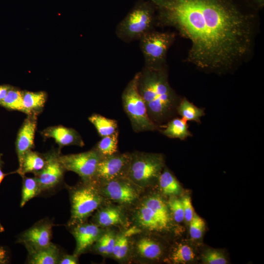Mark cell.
Wrapping results in <instances>:
<instances>
[{"instance_id":"cell-1","label":"cell","mask_w":264,"mask_h":264,"mask_svg":"<svg viewBox=\"0 0 264 264\" xmlns=\"http://www.w3.org/2000/svg\"><path fill=\"white\" fill-rule=\"evenodd\" d=\"M157 27H171L188 40L185 61L223 73L249 61L258 33L259 12L245 0H149Z\"/></svg>"},{"instance_id":"cell-2","label":"cell","mask_w":264,"mask_h":264,"mask_svg":"<svg viewBox=\"0 0 264 264\" xmlns=\"http://www.w3.org/2000/svg\"><path fill=\"white\" fill-rule=\"evenodd\" d=\"M137 74V88L151 119L156 124L170 117L176 109L178 97L168 79V66L144 68Z\"/></svg>"},{"instance_id":"cell-3","label":"cell","mask_w":264,"mask_h":264,"mask_svg":"<svg viewBox=\"0 0 264 264\" xmlns=\"http://www.w3.org/2000/svg\"><path fill=\"white\" fill-rule=\"evenodd\" d=\"M128 212L130 226L126 231L129 234L142 232L160 235L173 228L174 220L167 200L155 188L145 190Z\"/></svg>"},{"instance_id":"cell-4","label":"cell","mask_w":264,"mask_h":264,"mask_svg":"<svg viewBox=\"0 0 264 264\" xmlns=\"http://www.w3.org/2000/svg\"><path fill=\"white\" fill-rule=\"evenodd\" d=\"M157 27L156 10L149 0H137L115 28L117 37L126 43L139 41Z\"/></svg>"},{"instance_id":"cell-5","label":"cell","mask_w":264,"mask_h":264,"mask_svg":"<svg viewBox=\"0 0 264 264\" xmlns=\"http://www.w3.org/2000/svg\"><path fill=\"white\" fill-rule=\"evenodd\" d=\"M67 187L71 204V215L67 222L70 228L87 221L106 199L91 180H81L76 185Z\"/></svg>"},{"instance_id":"cell-6","label":"cell","mask_w":264,"mask_h":264,"mask_svg":"<svg viewBox=\"0 0 264 264\" xmlns=\"http://www.w3.org/2000/svg\"><path fill=\"white\" fill-rule=\"evenodd\" d=\"M164 165L160 154L135 151L131 153L128 177L145 190L156 188Z\"/></svg>"},{"instance_id":"cell-7","label":"cell","mask_w":264,"mask_h":264,"mask_svg":"<svg viewBox=\"0 0 264 264\" xmlns=\"http://www.w3.org/2000/svg\"><path fill=\"white\" fill-rule=\"evenodd\" d=\"M174 31H160L156 29L143 36L139 40L144 60V67L159 69L167 66V56L176 36Z\"/></svg>"},{"instance_id":"cell-8","label":"cell","mask_w":264,"mask_h":264,"mask_svg":"<svg viewBox=\"0 0 264 264\" xmlns=\"http://www.w3.org/2000/svg\"><path fill=\"white\" fill-rule=\"evenodd\" d=\"M122 101L124 110L135 132L153 131L158 128L150 118L145 101L139 92L137 73L123 91Z\"/></svg>"},{"instance_id":"cell-9","label":"cell","mask_w":264,"mask_h":264,"mask_svg":"<svg viewBox=\"0 0 264 264\" xmlns=\"http://www.w3.org/2000/svg\"><path fill=\"white\" fill-rule=\"evenodd\" d=\"M130 264H148L158 262L165 254L159 235L136 232L130 234Z\"/></svg>"},{"instance_id":"cell-10","label":"cell","mask_w":264,"mask_h":264,"mask_svg":"<svg viewBox=\"0 0 264 264\" xmlns=\"http://www.w3.org/2000/svg\"><path fill=\"white\" fill-rule=\"evenodd\" d=\"M93 182L106 200L121 205L127 209L135 204L145 191L128 176L102 183Z\"/></svg>"},{"instance_id":"cell-11","label":"cell","mask_w":264,"mask_h":264,"mask_svg":"<svg viewBox=\"0 0 264 264\" xmlns=\"http://www.w3.org/2000/svg\"><path fill=\"white\" fill-rule=\"evenodd\" d=\"M101 157L94 148L83 153L59 155L65 170L75 173L83 181L93 179Z\"/></svg>"},{"instance_id":"cell-12","label":"cell","mask_w":264,"mask_h":264,"mask_svg":"<svg viewBox=\"0 0 264 264\" xmlns=\"http://www.w3.org/2000/svg\"><path fill=\"white\" fill-rule=\"evenodd\" d=\"M90 222L103 228L120 230H127L130 226L128 209L107 200L92 215Z\"/></svg>"},{"instance_id":"cell-13","label":"cell","mask_w":264,"mask_h":264,"mask_svg":"<svg viewBox=\"0 0 264 264\" xmlns=\"http://www.w3.org/2000/svg\"><path fill=\"white\" fill-rule=\"evenodd\" d=\"M131 158L128 152L102 156L91 180L98 183L128 176Z\"/></svg>"},{"instance_id":"cell-14","label":"cell","mask_w":264,"mask_h":264,"mask_svg":"<svg viewBox=\"0 0 264 264\" xmlns=\"http://www.w3.org/2000/svg\"><path fill=\"white\" fill-rule=\"evenodd\" d=\"M53 226L48 220H40L23 232L18 242L23 244L28 253L46 247L52 242Z\"/></svg>"},{"instance_id":"cell-15","label":"cell","mask_w":264,"mask_h":264,"mask_svg":"<svg viewBox=\"0 0 264 264\" xmlns=\"http://www.w3.org/2000/svg\"><path fill=\"white\" fill-rule=\"evenodd\" d=\"M60 152H52L44 154L46 163L42 171L34 175L41 192L51 189L62 180L65 170L60 158Z\"/></svg>"},{"instance_id":"cell-16","label":"cell","mask_w":264,"mask_h":264,"mask_svg":"<svg viewBox=\"0 0 264 264\" xmlns=\"http://www.w3.org/2000/svg\"><path fill=\"white\" fill-rule=\"evenodd\" d=\"M75 238L76 247L73 254L78 257L89 251L106 229L88 221L69 228Z\"/></svg>"},{"instance_id":"cell-17","label":"cell","mask_w":264,"mask_h":264,"mask_svg":"<svg viewBox=\"0 0 264 264\" xmlns=\"http://www.w3.org/2000/svg\"><path fill=\"white\" fill-rule=\"evenodd\" d=\"M27 115L19 131L16 141V149L19 167L22 164L24 154L34 147L37 115L35 114Z\"/></svg>"},{"instance_id":"cell-18","label":"cell","mask_w":264,"mask_h":264,"mask_svg":"<svg viewBox=\"0 0 264 264\" xmlns=\"http://www.w3.org/2000/svg\"><path fill=\"white\" fill-rule=\"evenodd\" d=\"M42 134L45 138H52L60 148L69 145H84L81 136L74 129L63 126H52L44 129Z\"/></svg>"},{"instance_id":"cell-19","label":"cell","mask_w":264,"mask_h":264,"mask_svg":"<svg viewBox=\"0 0 264 264\" xmlns=\"http://www.w3.org/2000/svg\"><path fill=\"white\" fill-rule=\"evenodd\" d=\"M118 230L113 228H106L89 250L104 258H110Z\"/></svg>"},{"instance_id":"cell-20","label":"cell","mask_w":264,"mask_h":264,"mask_svg":"<svg viewBox=\"0 0 264 264\" xmlns=\"http://www.w3.org/2000/svg\"><path fill=\"white\" fill-rule=\"evenodd\" d=\"M61 257L59 249L51 242L49 245L28 253L30 264H58Z\"/></svg>"},{"instance_id":"cell-21","label":"cell","mask_w":264,"mask_h":264,"mask_svg":"<svg viewBox=\"0 0 264 264\" xmlns=\"http://www.w3.org/2000/svg\"><path fill=\"white\" fill-rule=\"evenodd\" d=\"M130 249V235L126 230H119L110 258L119 264H129Z\"/></svg>"},{"instance_id":"cell-22","label":"cell","mask_w":264,"mask_h":264,"mask_svg":"<svg viewBox=\"0 0 264 264\" xmlns=\"http://www.w3.org/2000/svg\"><path fill=\"white\" fill-rule=\"evenodd\" d=\"M45 163V155L30 150L24 154L22 164L16 172L22 176L30 173L35 175L43 170Z\"/></svg>"},{"instance_id":"cell-23","label":"cell","mask_w":264,"mask_h":264,"mask_svg":"<svg viewBox=\"0 0 264 264\" xmlns=\"http://www.w3.org/2000/svg\"><path fill=\"white\" fill-rule=\"evenodd\" d=\"M47 99L44 91H22L23 112L38 115L43 109Z\"/></svg>"},{"instance_id":"cell-24","label":"cell","mask_w":264,"mask_h":264,"mask_svg":"<svg viewBox=\"0 0 264 264\" xmlns=\"http://www.w3.org/2000/svg\"><path fill=\"white\" fill-rule=\"evenodd\" d=\"M157 187L164 197L176 196L181 193L179 182L167 169H163L158 178Z\"/></svg>"},{"instance_id":"cell-25","label":"cell","mask_w":264,"mask_h":264,"mask_svg":"<svg viewBox=\"0 0 264 264\" xmlns=\"http://www.w3.org/2000/svg\"><path fill=\"white\" fill-rule=\"evenodd\" d=\"M162 133L168 137L181 140L192 135L188 129L187 121L182 118H176L171 120L162 131Z\"/></svg>"},{"instance_id":"cell-26","label":"cell","mask_w":264,"mask_h":264,"mask_svg":"<svg viewBox=\"0 0 264 264\" xmlns=\"http://www.w3.org/2000/svg\"><path fill=\"white\" fill-rule=\"evenodd\" d=\"M88 120L94 126L101 137L111 135L118 131L116 120L100 114H93L88 117Z\"/></svg>"},{"instance_id":"cell-27","label":"cell","mask_w":264,"mask_h":264,"mask_svg":"<svg viewBox=\"0 0 264 264\" xmlns=\"http://www.w3.org/2000/svg\"><path fill=\"white\" fill-rule=\"evenodd\" d=\"M176 107L178 114L185 120L199 123L200 118L204 115V110L198 108L184 98L179 102Z\"/></svg>"},{"instance_id":"cell-28","label":"cell","mask_w":264,"mask_h":264,"mask_svg":"<svg viewBox=\"0 0 264 264\" xmlns=\"http://www.w3.org/2000/svg\"><path fill=\"white\" fill-rule=\"evenodd\" d=\"M23 177L22 189L21 207L24 206L30 199L41 193V190L38 180L34 177H28L25 176Z\"/></svg>"},{"instance_id":"cell-29","label":"cell","mask_w":264,"mask_h":264,"mask_svg":"<svg viewBox=\"0 0 264 264\" xmlns=\"http://www.w3.org/2000/svg\"><path fill=\"white\" fill-rule=\"evenodd\" d=\"M118 131L102 137L94 147L102 156L116 154L118 151Z\"/></svg>"},{"instance_id":"cell-30","label":"cell","mask_w":264,"mask_h":264,"mask_svg":"<svg viewBox=\"0 0 264 264\" xmlns=\"http://www.w3.org/2000/svg\"><path fill=\"white\" fill-rule=\"evenodd\" d=\"M0 106L9 110L23 112L22 91L12 87L0 103Z\"/></svg>"},{"instance_id":"cell-31","label":"cell","mask_w":264,"mask_h":264,"mask_svg":"<svg viewBox=\"0 0 264 264\" xmlns=\"http://www.w3.org/2000/svg\"><path fill=\"white\" fill-rule=\"evenodd\" d=\"M195 254L189 246L185 244H179L171 251L167 258L174 264H185L193 260Z\"/></svg>"},{"instance_id":"cell-32","label":"cell","mask_w":264,"mask_h":264,"mask_svg":"<svg viewBox=\"0 0 264 264\" xmlns=\"http://www.w3.org/2000/svg\"><path fill=\"white\" fill-rule=\"evenodd\" d=\"M167 202L174 221L177 223L181 222L184 220L181 199L176 196H171L168 198Z\"/></svg>"},{"instance_id":"cell-33","label":"cell","mask_w":264,"mask_h":264,"mask_svg":"<svg viewBox=\"0 0 264 264\" xmlns=\"http://www.w3.org/2000/svg\"><path fill=\"white\" fill-rule=\"evenodd\" d=\"M189 223L191 237L195 240L200 239L202 236L205 227L204 220L195 213Z\"/></svg>"},{"instance_id":"cell-34","label":"cell","mask_w":264,"mask_h":264,"mask_svg":"<svg viewBox=\"0 0 264 264\" xmlns=\"http://www.w3.org/2000/svg\"><path fill=\"white\" fill-rule=\"evenodd\" d=\"M203 261L206 264H226L227 261L223 255L219 251L216 250H208L203 255Z\"/></svg>"},{"instance_id":"cell-35","label":"cell","mask_w":264,"mask_h":264,"mask_svg":"<svg viewBox=\"0 0 264 264\" xmlns=\"http://www.w3.org/2000/svg\"><path fill=\"white\" fill-rule=\"evenodd\" d=\"M181 200L183 208L184 220L187 222H190L195 214L191 198L189 196H185L181 198Z\"/></svg>"},{"instance_id":"cell-36","label":"cell","mask_w":264,"mask_h":264,"mask_svg":"<svg viewBox=\"0 0 264 264\" xmlns=\"http://www.w3.org/2000/svg\"><path fill=\"white\" fill-rule=\"evenodd\" d=\"M78 256L73 254L72 255L66 254L61 256L59 264H78Z\"/></svg>"},{"instance_id":"cell-37","label":"cell","mask_w":264,"mask_h":264,"mask_svg":"<svg viewBox=\"0 0 264 264\" xmlns=\"http://www.w3.org/2000/svg\"><path fill=\"white\" fill-rule=\"evenodd\" d=\"M246 3L254 10L259 12L264 7V0H245Z\"/></svg>"},{"instance_id":"cell-38","label":"cell","mask_w":264,"mask_h":264,"mask_svg":"<svg viewBox=\"0 0 264 264\" xmlns=\"http://www.w3.org/2000/svg\"><path fill=\"white\" fill-rule=\"evenodd\" d=\"M12 87L9 85H0V103L4 99L7 92Z\"/></svg>"},{"instance_id":"cell-39","label":"cell","mask_w":264,"mask_h":264,"mask_svg":"<svg viewBox=\"0 0 264 264\" xmlns=\"http://www.w3.org/2000/svg\"><path fill=\"white\" fill-rule=\"evenodd\" d=\"M7 262L6 251L0 246V264H5Z\"/></svg>"},{"instance_id":"cell-40","label":"cell","mask_w":264,"mask_h":264,"mask_svg":"<svg viewBox=\"0 0 264 264\" xmlns=\"http://www.w3.org/2000/svg\"><path fill=\"white\" fill-rule=\"evenodd\" d=\"M7 175V174H4L3 171L1 170V167H0V184L2 181L3 178L5 177V176ZM3 230V228L2 226H1L0 222V231L1 232Z\"/></svg>"},{"instance_id":"cell-41","label":"cell","mask_w":264,"mask_h":264,"mask_svg":"<svg viewBox=\"0 0 264 264\" xmlns=\"http://www.w3.org/2000/svg\"><path fill=\"white\" fill-rule=\"evenodd\" d=\"M1 156H2V154H0V164H1L2 163V161L1 160Z\"/></svg>"}]
</instances>
